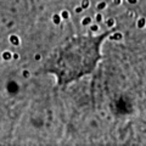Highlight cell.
I'll use <instances>...</instances> for the list:
<instances>
[{"label": "cell", "instance_id": "1", "mask_svg": "<svg viewBox=\"0 0 146 146\" xmlns=\"http://www.w3.org/2000/svg\"><path fill=\"white\" fill-rule=\"evenodd\" d=\"M110 32L73 35L54 50L44 72L60 86H67L93 74L102 60V45Z\"/></svg>", "mask_w": 146, "mask_h": 146}, {"label": "cell", "instance_id": "2", "mask_svg": "<svg viewBox=\"0 0 146 146\" xmlns=\"http://www.w3.org/2000/svg\"><path fill=\"white\" fill-rule=\"evenodd\" d=\"M21 125L23 129L28 130V135H31V133L34 135L33 140L46 143L48 140H54L60 133L57 130L61 125V118L57 113L56 106L52 105L51 101L38 100L28 108V111L25 112Z\"/></svg>", "mask_w": 146, "mask_h": 146}]
</instances>
